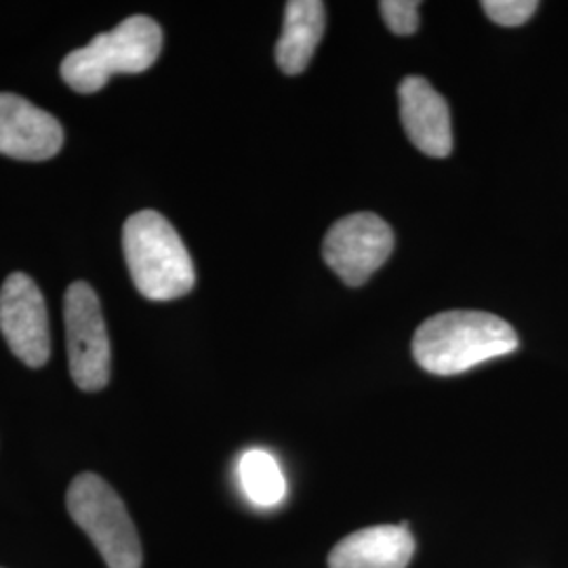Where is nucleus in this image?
<instances>
[{"label":"nucleus","mask_w":568,"mask_h":568,"mask_svg":"<svg viewBox=\"0 0 568 568\" xmlns=\"http://www.w3.org/2000/svg\"><path fill=\"white\" fill-rule=\"evenodd\" d=\"M518 347V335L488 312L450 310L427 318L413 337L417 365L432 375H459Z\"/></svg>","instance_id":"1"},{"label":"nucleus","mask_w":568,"mask_h":568,"mask_svg":"<svg viewBox=\"0 0 568 568\" xmlns=\"http://www.w3.org/2000/svg\"><path fill=\"white\" fill-rule=\"evenodd\" d=\"M122 251L145 300L171 302L192 291L196 274L175 227L156 211H140L122 227Z\"/></svg>","instance_id":"2"},{"label":"nucleus","mask_w":568,"mask_h":568,"mask_svg":"<svg viewBox=\"0 0 568 568\" xmlns=\"http://www.w3.org/2000/svg\"><path fill=\"white\" fill-rule=\"evenodd\" d=\"M163 49V30L148 16H133L61 61V79L77 93H95L114 74H142Z\"/></svg>","instance_id":"3"},{"label":"nucleus","mask_w":568,"mask_h":568,"mask_svg":"<svg viewBox=\"0 0 568 568\" xmlns=\"http://www.w3.org/2000/svg\"><path fill=\"white\" fill-rule=\"evenodd\" d=\"M68 511L110 568H142L138 528L116 490L98 474H81L68 488Z\"/></svg>","instance_id":"4"},{"label":"nucleus","mask_w":568,"mask_h":568,"mask_svg":"<svg viewBox=\"0 0 568 568\" xmlns=\"http://www.w3.org/2000/svg\"><path fill=\"white\" fill-rule=\"evenodd\" d=\"M70 375L82 392H100L110 382V337L102 304L91 284L72 283L63 300Z\"/></svg>","instance_id":"5"},{"label":"nucleus","mask_w":568,"mask_h":568,"mask_svg":"<svg viewBox=\"0 0 568 568\" xmlns=\"http://www.w3.org/2000/svg\"><path fill=\"white\" fill-rule=\"evenodd\" d=\"M394 251L392 227L375 213H354L326 232L325 262L347 286L365 284Z\"/></svg>","instance_id":"6"},{"label":"nucleus","mask_w":568,"mask_h":568,"mask_svg":"<svg viewBox=\"0 0 568 568\" xmlns=\"http://www.w3.org/2000/svg\"><path fill=\"white\" fill-rule=\"evenodd\" d=\"M0 331L21 363L41 368L51 356L49 314L39 284L28 274H11L0 288Z\"/></svg>","instance_id":"7"},{"label":"nucleus","mask_w":568,"mask_h":568,"mask_svg":"<svg viewBox=\"0 0 568 568\" xmlns=\"http://www.w3.org/2000/svg\"><path fill=\"white\" fill-rule=\"evenodd\" d=\"M63 145L60 121L16 93H0V154L41 163Z\"/></svg>","instance_id":"8"},{"label":"nucleus","mask_w":568,"mask_h":568,"mask_svg":"<svg viewBox=\"0 0 568 568\" xmlns=\"http://www.w3.org/2000/svg\"><path fill=\"white\" fill-rule=\"evenodd\" d=\"M405 133L417 150L432 159L453 152V126L445 98L422 77H406L398 89Z\"/></svg>","instance_id":"9"},{"label":"nucleus","mask_w":568,"mask_h":568,"mask_svg":"<svg viewBox=\"0 0 568 568\" xmlns=\"http://www.w3.org/2000/svg\"><path fill=\"white\" fill-rule=\"evenodd\" d=\"M415 554L408 525L361 528L328 554V568H406Z\"/></svg>","instance_id":"10"},{"label":"nucleus","mask_w":568,"mask_h":568,"mask_svg":"<svg viewBox=\"0 0 568 568\" xmlns=\"http://www.w3.org/2000/svg\"><path fill=\"white\" fill-rule=\"evenodd\" d=\"M325 34V2L291 0L284 7L283 37L276 44V63L284 74H302Z\"/></svg>","instance_id":"11"},{"label":"nucleus","mask_w":568,"mask_h":568,"mask_svg":"<svg viewBox=\"0 0 568 568\" xmlns=\"http://www.w3.org/2000/svg\"><path fill=\"white\" fill-rule=\"evenodd\" d=\"M244 495L257 508H276L286 497V478L276 457L262 448L246 450L239 462Z\"/></svg>","instance_id":"12"},{"label":"nucleus","mask_w":568,"mask_h":568,"mask_svg":"<svg viewBox=\"0 0 568 568\" xmlns=\"http://www.w3.org/2000/svg\"><path fill=\"white\" fill-rule=\"evenodd\" d=\"M419 0H384L379 2L386 26L400 37L415 34L419 28Z\"/></svg>","instance_id":"13"},{"label":"nucleus","mask_w":568,"mask_h":568,"mask_svg":"<svg viewBox=\"0 0 568 568\" xmlns=\"http://www.w3.org/2000/svg\"><path fill=\"white\" fill-rule=\"evenodd\" d=\"M483 9L488 20L499 26L516 28L532 18V13L539 9V2L537 0H485Z\"/></svg>","instance_id":"14"}]
</instances>
